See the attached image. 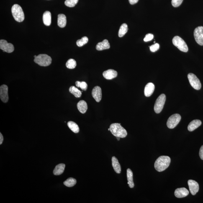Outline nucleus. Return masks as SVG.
Returning <instances> with one entry per match:
<instances>
[{
    "label": "nucleus",
    "instance_id": "dca6fc26",
    "mask_svg": "<svg viewBox=\"0 0 203 203\" xmlns=\"http://www.w3.org/2000/svg\"><path fill=\"white\" fill-rule=\"evenodd\" d=\"M155 90V86L153 83H148L146 86L145 90H144V93L146 97H149L153 94Z\"/></svg>",
    "mask_w": 203,
    "mask_h": 203
},
{
    "label": "nucleus",
    "instance_id": "c9c22d12",
    "mask_svg": "<svg viewBox=\"0 0 203 203\" xmlns=\"http://www.w3.org/2000/svg\"><path fill=\"white\" fill-rule=\"evenodd\" d=\"M199 156L201 160H203V145L201 147L199 151Z\"/></svg>",
    "mask_w": 203,
    "mask_h": 203
},
{
    "label": "nucleus",
    "instance_id": "ddd939ff",
    "mask_svg": "<svg viewBox=\"0 0 203 203\" xmlns=\"http://www.w3.org/2000/svg\"><path fill=\"white\" fill-rule=\"evenodd\" d=\"M93 97L98 102L101 101L102 97L101 88L99 86H96L93 88L92 91Z\"/></svg>",
    "mask_w": 203,
    "mask_h": 203
},
{
    "label": "nucleus",
    "instance_id": "bb28decb",
    "mask_svg": "<svg viewBox=\"0 0 203 203\" xmlns=\"http://www.w3.org/2000/svg\"><path fill=\"white\" fill-rule=\"evenodd\" d=\"M128 30V27L127 24H124L121 26L120 29H119L118 35L119 37H123Z\"/></svg>",
    "mask_w": 203,
    "mask_h": 203
},
{
    "label": "nucleus",
    "instance_id": "393cba45",
    "mask_svg": "<svg viewBox=\"0 0 203 203\" xmlns=\"http://www.w3.org/2000/svg\"><path fill=\"white\" fill-rule=\"evenodd\" d=\"M68 127L75 133H78L79 131V127L77 124L72 121H69L68 123Z\"/></svg>",
    "mask_w": 203,
    "mask_h": 203
},
{
    "label": "nucleus",
    "instance_id": "6e6552de",
    "mask_svg": "<svg viewBox=\"0 0 203 203\" xmlns=\"http://www.w3.org/2000/svg\"><path fill=\"white\" fill-rule=\"evenodd\" d=\"M190 84L194 89L199 90L201 87V83L198 78L195 75L192 73H190L188 75Z\"/></svg>",
    "mask_w": 203,
    "mask_h": 203
},
{
    "label": "nucleus",
    "instance_id": "9d476101",
    "mask_svg": "<svg viewBox=\"0 0 203 203\" xmlns=\"http://www.w3.org/2000/svg\"><path fill=\"white\" fill-rule=\"evenodd\" d=\"M0 49L4 52L10 53L14 51V46L11 43H8L6 40H0Z\"/></svg>",
    "mask_w": 203,
    "mask_h": 203
},
{
    "label": "nucleus",
    "instance_id": "20e7f679",
    "mask_svg": "<svg viewBox=\"0 0 203 203\" xmlns=\"http://www.w3.org/2000/svg\"><path fill=\"white\" fill-rule=\"evenodd\" d=\"M35 63L41 66H47L52 63V58L50 56L45 54L37 56L34 60Z\"/></svg>",
    "mask_w": 203,
    "mask_h": 203
},
{
    "label": "nucleus",
    "instance_id": "7c9ffc66",
    "mask_svg": "<svg viewBox=\"0 0 203 203\" xmlns=\"http://www.w3.org/2000/svg\"><path fill=\"white\" fill-rule=\"evenodd\" d=\"M88 41V39L87 37H83L81 39L77 41L76 45L78 47H82L86 45Z\"/></svg>",
    "mask_w": 203,
    "mask_h": 203
},
{
    "label": "nucleus",
    "instance_id": "f03ea898",
    "mask_svg": "<svg viewBox=\"0 0 203 203\" xmlns=\"http://www.w3.org/2000/svg\"><path fill=\"white\" fill-rule=\"evenodd\" d=\"M109 129L111 133L116 137L124 138L127 135V131L120 124H113L110 125Z\"/></svg>",
    "mask_w": 203,
    "mask_h": 203
},
{
    "label": "nucleus",
    "instance_id": "7ed1b4c3",
    "mask_svg": "<svg viewBox=\"0 0 203 203\" xmlns=\"http://www.w3.org/2000/svg\"><path fill=\"white\" fill-rule=\"evenodd\" d=\"M11 13L14 19L17 22H23L24 19V15L22 8L19 5L14 4L11 9Z\"/></svg>",
    "mask_w": 203,
    "mask_h": 203
},
{
    "label": "nucleus",
    "instance_id": "ea45409f",
    "mask_svg": "<svg viewBox=\"0 0 203 203\" xmlns=\"http://www.w3.org/2000/svg\"><path fill=\"white\" fill-rule=\"evenodd\" d=\"M37 57V56H36V55L34 56V58H35L36 57Z\"/></svg>",
    "mask_w": 203,
    "mask_h": 203
},
{
    "label": "nucleus",
    "instance_id": "4be33fe9",
    "mask_svg": "<svg viewBox=\"0 0 203 203\" xmlns=\"http://www.w3.org/2000/svg\"><path fill=\"white\" fill-rule=\"evenodd\" d=\"M127 181L129 187L133 188L134 186V184L133 179V172L130 168L127 170Z\"/></svg>",
    "mask_w": 203,
    "mask_h": 203
},
{
    "label": "nucleus",
    "instance_id": "e433bc0d",
    "mask_svg": "<svg viewBox=\"0 0 203 203\" xmlns=\"http://www.w3.org/2000/svg\"><path fill=\"white\" fill-rule=\"evenodd\" d=\"M139 0H129V3L131 4L134 5L138 2Z\"/></svg>",
    "mask_w": 203,
    "mask_h": 203
},
{
    "label": "nucleus",
    "instance_id": "58836bf2",
    "mask_svg": "<svg viewBox=\"0 0 203 203\" xmlns=\"http://www.w3.org/2000/svg\"><path fill=\"white\" fill-rule=\"evenodd\" d=\"M117 138L118 140V141L120 140V138H119V137H117Z\"/></svg>",
    "mask_w": 203,
    "mask_h": 203
},
{
    "label": "nucleus",
    "instance_id": "cd10ccee",
    "mask_svg": "<svg viewBox=\"0 0 203 203\" xmlns=\"http://www.w3.org/2000/svg\"><path fill=\"white\" fill-rule=\"evenodd\" d=\"M76 183V180L72 178H68L64 182V184L65 186L69 187L74 186Z\"/></svg>",
    "mask_w": 203,
    "mask_h": 203
},
{
    "label": "nucleus",
    "instance_id": "f704fd0d",
    "mask_svg": "<svg viewBox=\"0 0 203 203\" xmlns=\"http://www.w3.org/2000/svg\"><path fill=\"white\" fill-rule=\"evenodd\" d=\"M153 38V35L151 34H146V35L144 39V41L147 42L150 41Z\"/></svg>",
    "mask_w": 203,
    "mask_h": 203
},
{
    "label": "nucleus",
    "instance_id": "f8f14e48",
    "mask_svg": "<svg viewBox=\"0 0 203 203\" xmlns=\"http://www.w3.org/2000/svg\"><path fill=\"white\" fill-rule=\"evenodd\" d=\"M190 192L193 195H195L198 192L199 185L197 182L193 180H189L188 181Z\"/></svg>",
    "mask_w": 203,
    "mask_h": 203
},
{
    "label": "nucleus",
    "instance_id": "9b49d317",
    "mask_svg": "<svg viewBox=\"0 0 203 203\" xmlns=\"http://www.w3.org/2000/svg\"><path fill=\"white\" fill-rule=\"evenodd\" d=\"M0 98L4 103H6L9 101L8 87L6 85H2L0 87Z\"/></svg>",
    "mask_w": 203,
    "mask_h": 203
},
{
    "label": "nucleus",
    "instance_id": "2eb2a0df",
    "mask_svg": "<svg viewBox=\"0 0 203 203\" xmlns=\"http://www.w3.org/2000/svg\"><path fill=\"white\" fill-rule=\"evenodd\" d=\"M103 75L106 79L111 80L117 76V73L115 70L109 69L104 71Z\"/></svg>",
    "mask_w": 203,
    "mask_h": 203
},
{
    "label": "nucleus",
    "instance_id": "f3484780",
    "mask_svg": "<svg viewBox=\"0 0 203 203\" xmlns=\"http://www.w3.org/2000/svg\"><path fill=\"white\" fill-rule=\"evenodd\" d=\"M110 45L107 40H104L102 42L98 43L96 46V49L98 50H107L110 48Z\"/></svg>",
    "mask_w": 203,
    "mask_h": 203
},
{
    "label": "nucleus",
    "instance_id": "5701e85b",
    "mask_svg": "<svg viewBox=\"0 0 203 203\" xmlns=\"http://www.w3.org/2000/svg\"><path fill=\"white\" fill-rule=\"evenodd\" d=\"M67 23L66 17L65 15L60 14L58 15V24L60 28H64L66 26Z\"/></svg>",
    "mask_w": 203,
    "mask_h": 203
},
{
    "label": "nucleus",
    "instance_id": "4468645a",
    "mask_svg": "<svg viewBox=\"0 0 203 203\" xmlns=\"http://www.w3.org/2000/svg\"><path fill=\"white\" fill-rule=\"evenodd\" d=\"M189 193L188 190L183 187L176 189L175 191V195L176 197L181 198L188 196Z\"/></svg>",
    "mask_w": 203,
    "mask_h": 203
},
{
    "label": "nucleus",
    "instance_id": "72a5a7b5",
    "mask_svg": "<svg viewBox=\"0 0 203 203\" xmlns=\"http://www.w3.org/2000/svg\"><path fill=\"white\" fill-rule=\"evenodd\" d=\"M160 48V45L159 44L156 43L150 47V50L152 52H155L157 51Z\"/></svg>",
    "mask_w": 203,
    "mask_h": 203
},
{
    "label": "nucleus",
    "instance_id": "473e14b6",
    "mask_svg": "<svg viewBox=\"0 0 203 203\" xmlns=\"http://www.w3.org/2000/svg\"><path fill=\"white\" fill-rule=\"evenodd\" d=\"M183 0H172V4L174 7L179 6L182 3Z\"/></svg>",
    "mask_w": 203,
    "mask_h": 203
},
{
    "label": "nucleus",
    "instance_id": "b1692460",
    "mask_svg": "<svg viewBox=\"0 0 203 203\" xmlns=\"http://www.w3.org/2000/svg\"><path fill=\"white\" fill-rule=\"evenodd\" d=\"M65 165L64 164H60L55 167L53 173L55 175H60L63 173L65 171Z\"/></svg>",
    "mask_w": 203,
    "mask_h": 203
},
{
    "label": "nucleus",
    "instance_id": "c85d7f7f",
    "mask_svg": "<svg viewBox=\"0 0 203 203\" xmlns=\"http://www.w3.org/2000/svg\"><path fill=\"white\" fill-rule=\"evenodd\" d=\"M76 66V61L73 59H70L66 63V66L69 69H73Z\"/></svg>",
    "mask_w": 203,
    "mask_h": 203
},
{
    "label": "nucleus",
    "instance_id": "0eeeda50",
    "mask_svg": "<svg viewBox=\"0 0 203 203\" xmlns=\"http://www.w3.org/2000/svg\"><path fill=\"white\" fill-rule=\"evenodd\" d=\"M181 120V116L179 114H173L170 117L167 121V125L168 128L173 129L177 125Z\"/></svg>",
    "mask_w": 203,
    "mask_h": 203
},
{
    "label": "nucleus",
    "instance_id": "39448f33",
    "mask_svg": "<svg viewBox=\"0 0 203 203\" xmlns=\"http://www.w3.org/2000/svg\"><path fill=\"white\" fill-rule=\"evenodd\" d=\"M173 45L181 51L186 52L189 50L187 45L181 38L176 36L173 38L172 40Z\"/></svg>",
    "mask_w": 203,
    "mask_h": 203
},
{
    "label": "nucleus",
    "instance_id": "4c0bfd02",
    "mask_svg": "<svg viewBox=\"0 0 203 203\" xmlns=\"http://www.w3.org/2000/svg\"><path fill=\"white\" fill-rule=\"evenodd\" d=\"M3 140H4V137H3L2 134L0 133V144L1 145L2 143Z\"/></svg>",
    "mask_w": 203,
    "mask_h": 203
},
{
    "label": "nucleus",
    "instance_id": "423d86ee",
    "mask_svg": "<svg viewBox=\"0 0 203 203\" xmlns=\"http://www.w3.org/2000/svg\"><path fill=\"white\" fill-rule=\"evenodd\" d=\"M166 100V96L164 94L160 95L155 102L154 109L157 114L161 113L163 109Z\"/></svg>",
    "mask_w": 203,
    "mask_h": 203
},
{
    "label": "nucleus",
    "instance_id": "c756f323",
    "mask_svg": "<svg viewBox=\"0 0 203 203\" xmlns=\"http://www.w3.org/2000/svg\"><path fill=\"white\" fill-rule=\"evenodd\" d=\"M75 84L77 87H80L83 90L86 91L87 89L88 86L87 83L85 82H80L77 81L75 83Z\"/></svg>",
    "mask_w": 203,
    "mask_h": 203
},
{
    "label": "nucleus",
    "instance_id": "412c9836",
    "mask_svg": "<svg viewBox=\"0 0 203 203\" xmlns=\"http://www.w3.org/2000/svg\"><path fill=\"white\" fill-rule=\"evenodd\" d=\"M43 22L45 25L49 26L51 23V14L49 11H45L43 15Z\"/></svg>",
    "mask_w": 203,
    "mask_h": 203
},
{
    "label": "nucleus",
    "instance_id": "6ab92c4d",
    "mask_svg": "<svg viewBox=\"0 0 203 203\" xmlns=\"http://www.w3.org/2000/svg\"><path fill=\"white\" fill-rule=\"evenodd\" d=\"M77 106L78 110L81 113L84 114L87 110V104L84 101L81 100L79 102L77 105Z\"/></svg>",
    "mask_w": 203,
    "mask_h": 203
},
{
    "label": "nucleus",
    "instance_id": "aec40b11",
    "mask_svg": "<svg viewBox=\"0 0 203 203\" xmlns=\"http://www.w3.org/2000/svg\"><path fill=\"white\" fill-rule=\"evenodd\" d=\"M112 164L114 171L117 173H120L121 172V167L118 160L115 157H113L112 158Z\"/></svg>",
    "mask_w": 203,
    "mask_h": 203
},
{
    "label": "nucleus",
    "instance_id": "1a4fd4ad",
    "mask_svg": "<svg viewBox=\"0 0 203 203\" xmlns=\"http://www.w3.org/2000/svg\"><path fill=\"white\" fill-rule=\"evenodd\" d=\"M194 35L195 40L197 44L203 46V27L200 26L194 29Z\"/></svg>",
    "mask_w": 203,
    "mask_h": 203
},
{
    "label": "nucleus",
    "instance_id": "f257e3e1",
    "mask_svg": "<svg viewBox=\"0 0 203 203\" xmlns=\"http://www.w3.org/2000/svg\"><path fill=\"white\" fill-rule=\"evenodd\" d=\"M171 159L169 157L160 156L155 161L154 164L155 169L159 172L164 171L169 167Z\"/></svg>",
    "mask_w": 203,
    "mask_h": 203
},
{
    "label": "nucleus",
    "instance_id": "a211bd4d",
    "mask_svg": "<svg viewBox=\"0 0 203 203\" xmlns=\"http://www.w3.org/2000/svg\"><path fill=\"white\" fill-rule=\"evenodd\" d=\"M202 124V122L199 120H194L190 123L188 127V129L189 131H193L195 130Z\"/></svg>",
    "mask_w": 203,
    "mask_h": 203
},
{
    "label": "nucleus",
    "instance_id": "2f4dec72",
    "mask_svg": "<svg viewBox=\"0 0 203 203\" xmlns=\"http://www.w3.org/2000/svg\"><path fill=\"white\" fill-rule=\"evenodd\" d=\"M78 0H66L65 1V6L69 7H74L77 3Z\"/></svg>",
    "mask_w": 203,
    "mask_h": 203
},
{
    "label": "nucleus",
    "instance_id": "a19ab883",
    "mask_svg": "<svg viewBox=\"0 0 203 203\" xmlns=\"http://www.w3.org/2000/svg\"><path fill=\"white\" fill-rule=\"evenodd\" d=\"M108 130L110 131V129L109 128L108 129Z\"/></svg>",
    "mask_w": 203,
    "mask_h": 203
},
{
    "label": "nucleus",
    "instance_id": "a878e982",
    "mask_svg": "<svg viewBox=\"0 0 203 203\" xmlns=\"http://www.w3.org/2000/svg\"><path fill=\"white\" fill-rule=\"evenodd\" d=\"M69 92L73 94L75 97L79 98L81 97L82 92L75 86H71L69 88Z\"/></svg>",
    "mask_w": 203,
    "mask_h": 203
}]
</instances>
